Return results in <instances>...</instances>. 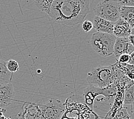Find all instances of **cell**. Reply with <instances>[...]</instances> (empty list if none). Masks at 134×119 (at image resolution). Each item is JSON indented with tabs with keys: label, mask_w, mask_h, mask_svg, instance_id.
<instances>
[{
	"label": "cell",
	"mask_w": 134,
	"mask_h": 119,
	"mask_svg": "<svg viewBox=\"0 0 134 119\" xmlns=\"http://www.w3.org/2000/svg\"><path fill=\"white\" fill-rule=\"evenodd\" d=\"M90 12V0H54L49 16L57 23L75 26L82 23Z\"/></svg>",
	"instance_id": "obj_1"
},
{
	"label": "cell",
	"mask_w": 134,
	"mask_h": 119,
	"mask_svg": "<svg viewBox=\"0 0 134 119\" xmlns=\"http://www.w3.org/2000/svg\"><path fill=\"white\" fill-rule=\"evenodd\" d=\"M118 63L111 66H99L92 69L87 74V81L90 85L106 88L115 84L118 77Z\"/></svg>",
	"instance_id": "obj_2"
},
{
	"label": "cell",
	"mask_w": 134,
	"mask_h": 119,
	"mask_svg": "<svg viewBox=\"0 0 134 119\" xmlns=\"http://www.w3.org/2000/svg\"><path fill=\"white\" fill-rule=\"evenodd\" d=\"M116 38L113 34L97 32L92 35L90 43L99 55L106 57L114 53Z\"/></svg>",
	"instance_id": "obj_3"
},
{
	"label": "cell",
	"mask_w": 134,
	"mask_h": 119,
	"mask_svg": "<svg viewBox=\"0 0 134 119\" xmlns=\"http://www.w3.org/2000/svg\"><path fill=\"white\" fill-rule=\"evenodd\" d=\"M121 7L115 0H103L98 3L94 11L97 16L115 22L120 18Z\"/></svg>",
	"instance_id": "obj_4"
},
{
	"label": "cell",
	"mask_w": 134,
	"mask_h": 119,
	"mask_svg": "<svg viewBox=\"0 0 134 119\" xmlns=\"http://www.w3.org/2000/svg\"><path fill=\"white\" fill-rule=\"evenodd\" d=\"M117 92V88L115 84H112L106 88H99L90 85L87 86L84 91V97L86 103L91 109H93L94 100L96 96L103 95L110 98L114 97Z\"/></svg>",
	"instance_id": "obj_5"
},
{
	"label": "cell",
	"mask_w": 134,
	"mask_h": 119,
	"mask_svg": "<svg viewBox=\"0 0 134 119\" xmlns=\"http://www.w3.org/2000/svg\"><path fill=\"white\" fill-rule=\"evenodd\" d=\"M38 105L43 119H60L66 109L64 103L54 98L50 99L45 104Z\"/></svg>",
	"instance_id": "obj_6"
},
{
	"label": "cell",
	"mask_w": 134,
	"mask_h": 119,
	"mask_svg": "<svg viewBox=\"0 0 134 119\" xmlns=\"http://www.w3.org/2000/svg\"><path fill=\"white\" fill-rule=\"evenodd\" d=\"M16 119H43V117L39 105L33 102H26Z\"/></svg>",
	"instance_id": "obj_7"
},
{
	"label": "cell",
	"mask_w": 134,
	"mask_h": 119,
	"mask_svg": "<svg viewBox=\"0 0 134 119\" xmlns=\"http://www.w3.org/2000/svg\"><path fill=\"white\" fill-rule=\"evenodd\" d=\"M15 96L13 85L12 82L0 85V107L5 109L11 104Z\"/></svg>",
	"instance_id": "obj_8"
},
{
	"label": "cell",
	"mask_w": 134,
	"mask_h": 119,
	"mask_svg": "<svg viewBox=\"0 0 134 119\" xmlns=\"http://www.w3.org/2000/svg\"><path fill=\"white\" fill-rule=\"evenodd\" d=\"M133 51L134 46L130 43L128 37L116 38L113 53L116 59L123 54H130Z\"/></svg>",
	"instance_id": "obj_9"
},
{
	"label": "cell",
	"mask_w": 134,
	"mask_h": 119,
	"mask_svg": "<svg viewBox=\"0 0 134 119\" xmlns=\"http://www.w3.org/2000/svg\"><path fill=\"white\" fill-rule=\"evenodd\" d=\"M114 23L95 15L92 24L94 28L98 32L113 34Z\"/></svg>",
	"instance_id": "obj_10"
},
{
	"label": "cell",
	"mask_w": 134,
	"mask_h": 119,
	"mask_svg": "<svg viewBox=\"0 0 134 119\" xmlns=\"http://www.w3.org/2000/svg\"><path fill=\"white\" fill-rule=\"evenodd\" d=\"M131 28L130 25L120 18L114 23L113 35L116 37H128L131 35Z\"/></svg>",
	"instance_id": "obj_11"
},
{
	"label": "cell",
	"mask_w": 134,
	"mask_h": 119,
	"mask_svg": "<svg viewBox=\"0 0 134 119\" xmlns=\"http://www.w3.org/2000/svg\"><path fill=\"white\" fill-rule=\"evenodd\" d=\"M14 73L10 72L6 66V62L0 59V85L11 82Z\"/></svg>",
	"instance_id": "obj_12"
},
{
	"label": "cell",
	"mask_w": 134,
	"mask_h": 119,
	"mask_svg": "<svg viewBox=\"0 0 134 119\" xmlns=\"http://www.w3.org/2000/svg\"><path fill=\"white\" fill-rule=\"evenodd\" d=\"M120 18L128 23L131 28L134 27V7L122 6L120 9Z\"/></svg>",
	"instance_id": "obj_13"
},
{
	"label": "cell",
	"mask_w": 134,
	"mask_h": 119,
	"mask_svg": "<svg viewBox=\"0 0 134 119\" xmlns=\"http://www.w3.org/2000/svg\"><path fill=\"white\" fill-rule=\"evenodd\" d=\"M40 11L49 15L50 9L54 0H33Z\"/></svg>",
	"instance_id": "obj_14"
},
{
	"label": "cell",
	"mask_w": 134,
	"mask_h": 119,
	"mask_svg": "<svg viewBox=\"0 0 134 119\" xmlns=\"http://www.w3.org/2000/svg\"><path fill=\"white\" fill-rule=\"evenodd\" d=\"M119 63V66L122 72L127 77L134 81V65L129 64Z\"/></svg>",
	"instance_id": "obj_15"
},
{
	"label": "cell",
	"mask_w": 134,
	"mask_h": 119,
	"mask_svg": "<svg viewBox=\"0 0 134 119\" xmlns=\"http://www.w3.org/2000/svg\"><path fill=\"white\" fill-rule=\"evenodd\" d=\"M134 101V84L125 90L123 104L125 105H131Z\"/></svg>",
	"instance_id": "obj_16"
},
{
	"label": "cell",
	"mask_w": 134,
	"mask_h": 119,
	"mask_svg": "<svg viewBox=\"0 0 134 119\" xmlns=\"http://www.w3.org/2000/svg\"><path fill=\"white\" fill-rule=\"evenodd\" d=\"M6 66L10 72L14 73L19 70L18 63L15 60H9L6 62Z\"/></svg>",
	"instance_id": "obj_17"
},
{
	"label": "cell",
	"mask_w": 134,
	"mask_h": 119,
	"mask_svg": "<svg viewBox=\"0 0 134 119\" xmlns=\"http://www.w3.org/2000/svg\"><path fill=\"white\" fill-rule=\"evenodd\" d=\"M93 28V24L90 21L86 20L82 22V29L85 33L90 32Z\"/></svg>",
	"instance_id": "obj_18"
},
{
	"label": "cell",
	"mask_w": 134,
	"mask_h": 119,
	"mask_svg": "<svg viewBox=\"0 0 134 119\" xmlns=\"http://www.w3.org/2000/svg\"><path fill=\"white\" fill-rule=\"evenodd\" d=\"M130 61V54H123L116 59V61L122 64H129Z\"/></svg>",
	"instance_id": "obj_19"
},
{
	"label": "cell",
	"mask_w": 134,
	"mask_h": 119,
	"mask_svg": "<svg viewBox=\"0 0 134 119\" xmlns=\"http://www.w3.org/2000/svg\"><path fill=\"white\" fill-rule=\"evenodd\" d=\"M121 6H133L134 7V0H115Z\"/></svg>",
	"instance_id": "obj_20"
},
{
	"label": "cell",
	"mask_w": 134,
	"mask_h": 119,
	"mask_svg": "<svg viewBox=\"0 0 134 119\" xmlns=\"http://www.w3.org/2000/svg\"><path fill=\"white\" fill-rule=\"evenodd\" d=\"M130 61L129 62V64H131V65H134V51L130 54Z\"/></svg>",
	"instance_id": "obj_21"
},
{
	"label": "cell",
	"mask_w": 134,
	"mask_h": 119,
	"mask_svg": "<svg viewBox=\"0 0 134 119\" xmlns=\"http://www.w3.org/2000/svg\"><path fill=\"white\" fill-rule=\"evenodd\" d=\"M113 118L114 119H132V118L131 117L130 115L127 116H126V117H121L120 116H119L115 115Z\"/></svg>",
	"instance_id": "obj_22"
},
{
	"label": "cell",
	"mask_w": 134,
	"mask_h": 119,
	"mask_svg": "<svg viewBox=\"0 0 134 119\" xmlns=\"http://www.w3.org/2000/svg\"><path fill=\"white\" fill-rule=\"evenodd\" d=\"M128 39L130 41V43L132 44V45L134 46V35H130L128 37Z\"/></svg>",
	"instance_id": "obj_23"
},
{
	"label": "cell",
	"mask_w": 134,
	"mask_h": 119,
	"mask_svg": "<svg viewBox=\"0 0 134 119\" xmlns=\"http://www.w3.org/2000/svg\"><path fill=\"white\" fill-rule=\"evenodd\" d=\"M60 119H75V118H69V117H68V116H67V115H66V113H64V114L63 115V116H62V117L60 118ZM76 119H78V118H76Z\"/></svg>",
	"instance_id": "obj_24"
},
{
	"label": "cell",
	"mask_w": 134,
	"mask_h": 119,
	"mask_svg": "<svg viewBox=\"0 0 134 119\" xmlns=\"http://www.w3.org/2000/svg\"><path fill=\"white\" fill-rule=\"evenodd\" d=\"M131 112L133 115H134V101L131 104Z\"/></svg>",
	"instance_id": "obj_25"
},
{
	"label": "cell",
	"mask_w": 134,
	"mask_h": 119,
	"mask_svg": "<svg viewBox=\"0 0 134 119\" xmlns=\"http://www.w3.org/2000/svg\"><path fill=\"white\" fill-rule=\"evenodd\" d=\"M131 34L134 35V27L131 28Z\"/></svg>",
	"instance_id": "obj_26"
},
{
	"label": "cell",
	"mask_w": 134,
	"mask_h": 119,
	"mask_svg": "<svg viewBox=\"0 0 134 119\" xmlns=\"http://www.w3.org/2000/svg\"><path fill=\"white\" fill-rule=\"evenodd\" d=\"M0 111H2V112H5V109H2V108H1V107H0Z\"/></svg>",
	"instance_id": "obj_27"
}]
</instances>
